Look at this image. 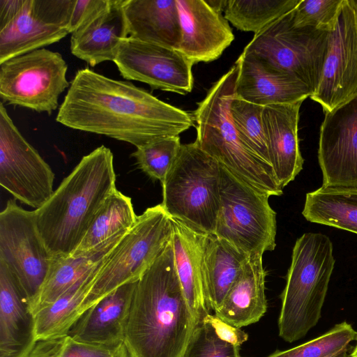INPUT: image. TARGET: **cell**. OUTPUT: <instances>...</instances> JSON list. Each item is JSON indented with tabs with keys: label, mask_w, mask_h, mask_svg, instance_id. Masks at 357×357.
I'll use <instances>...</instances> for the list:
<instances>
[{
	"label": "cell",
	"mask_w": 357,
	"mask_h": 357,
	"mask_svg": "<svg viewBox=\"0 0 357 357\" xmlns=\"http://www.w3.org/2000/svg\"><path fill=\"white\" fill-rule=\"evenodd\" d=\"M56 120L70 128L105 135L136 148L178 136L195 122L193 114L131 82L89 68L76 73Z\"/></svg>",
	"instance_id": "1"
},
{
	"label": "cell",
	"mask_w": 357,
	"mask_h": 357,
	"mask_svg": "<svg viewBox=\"0 0 357 357\" xmlns=\"http://www.w3.org/2000/svg\"><path fill=\"white\" fill-rule=\"evenodd\" d=\"M197 324L177 275L171 240L137 282L124 339L128 357H183Z\"/></svg>",
	"instance_id": "2"
},
{
	"label": "cell",
	"mask_w": 357,
	"mask_h": 357,
	"mask_svg": "<svg viewBox=\"0 0 357 357\" xmlns=\"http://www.w3.org/2000/svg\"><path fill=\"white\" fill-rule=\"evenodd\" d=\"M116 189L113 153L102 145L83 156L50 198L34 210L37 228L53 259L72 255Z\"/></svg>",
	"instance_id": "3"
},
{
	"label": "cell",
	"mask_w": 357,
	"mask_h": 357,
	"mask_svg": "<svg viewBox=\"0 0 357 357\" xmlns=\"http://www.w3.org/2000/svg\"><path fill=\"white\" fill-rule=\"evenodd\" d=\"M238 68L235 64L213 84L193 113L199 147L241 181L269 196L283 188L273 167L241 139L229 114Z\"/></svg>",
	"instance_id": "4"
},
{
	"label": "cell",
	"mask_w": 357,
	"mask_h": 357,
	"mask_svg": "<svg viewBox=\"0 0 357 357\" xmlns=\"http://www.w3.org/2000/svg\"><path fill=\"white\" fill-rule=\"evenodd\" d=\"M335 263L327 236L308 232L296 240L280 295L278 330L285 342L303 338L319 321Z\"/></svg>",
	"instance_id": "5"
},
{
	"label": "cell",
	"mask_w": 357,
	"mask_h": 357,
	"mask_svg": "<svg viewBox=\"0 0 357 357\" xmlns=\"http://www.w3.org/2000/svg\"><path fill=\"white\" fill-rule=\"evenodd\" d=\"M220 165L195 141L181 144L161 183V204L172 218L213 234L220 207Z\"/></svg>",
	"instance_id": "6"
},
{
	"label": "cell",
	"mask_w": 357,
	"mask_h": 357,
	"mask_svg": "<svg viewBox=\"0 0 357 357\" xmlns=\"http://www.w3.org/2000/svg\"><path fill=\"white\" fill-rule=\"evenodd\" d=\"M172 218L161 204L147 208L106 257L85 299L86 311L118 287L137 282L172 240Z\"/></svg>",
	"instance_id": "7"
},
{
	"label": "cell",
	"mask_w": 357,
	"mask_h": 357,
	"mask_svg": "<svg viewBox=\"0 0 357 357\" xmlns=\"http://www.w3.org/2000/svg\"><path fill=\"white\" fill-rule=\"evenodd\" d=\"M220 207L214 235L248 257L275 249L276 213L269 195L261 192L220 165Z\"/></svg>",
	"instance_id": "8"
},
{
	"label": "cell",
	"mask_w": 357,
	"mask_h": 357,
	"mask_svg": "<svg viewBox=\"0 0 357 357\" xmlns=\"http://www.w3.org/2000/svg\"><path fill=\"white\" fill-rule=\"evenodd\" d=\"M328 36V31L294 26L291 10L255 33L243 52L297 78L312 96L321 74Z\"/></svg>",
	"instance_id": "9"
},
{
	"label": "cell",
	"mask_w": 357,
	"mask_h": 357,
	"mask_svg": "<svg viewBox=\"0 0 357 357\" xmlns=\"http://www.w3.org/2000/svg\"><path fill=\"white\" fill-rule=\"evenodd\" d=\"M59 52L38 49L0 63V97L8 104L52 114L70 86Z\"/></svg>",
	"instance_id": "10"
},
{
	"label": "cell",
	"mask_w": 357,
	"mask_h": 357,
	"mask_svg": "<svg viewBox=\"0 0 357 357\" xmlns=\"http://www.w3.org/2000/svg\"><path fill=\"white\" fill-rule=\"evenodd\" d=\"M53 258L37 228L34 211L7 201L0 213V261L14 275L29 304L41 287Z\"/></svg>",
	"instance_id": "11"
},
{
	"label": "cell",
	"mask_w": 357,
	"mask_h": 357,
	"mask_svg": "<svg viewBox=\"0 0 357 357\" xmlns=\"http://www.w3.org/2000/svg\"><path fill=\"white\" fill-rule=\"evenodd\" d=\"M54 173L24 139L0 102V184L15 199L35 209L54 192Z\"/></svg>",
	"instance_id": "12"
},
{
	"label": "cell",
	"mask_w": 357,
	"mask_h": 357,
	"mask_svg": "<svg viewBox=\"0 0 357 357\" xmlns=\"http://www.w3.org/2000/svg\"><path fill=\"white\" fill-rule=\"evenodd\" d=\"M310 98L325 113L357 98L356 1H342L335 25L328 32L317 87Z\"/></svg>",
	"instance_id": "13"
},
{
	"label": "cell",
	"mask_w": 357,
	"mask_h": 357,
	"mask_svg": "<svg viewBox=\"0 0 357 357\" xmlns=\"http://www.w3.org/2000/svg\"><path fill=\"white\" fill-rule=\"evenodd\" d=\"M114 62L123 78L153 89L185 95L193 87V63L176 49L128 37L121 43Z\"/></svg>",
	"instance_id": "14"
},
{
	"label": "cell",
	"mask_w": 357,
	"mask_h": 357,
	"mask_svg": "<svg viewBox=\"0 0 357 357\" xmlns=\"http://www.w3.org/2000/svg\"><path fill=\"white\" fill-rule=\"evenodd\" d=\"M75 3V0H24L17 15L0 29V63L70 33Z\"/></svg>",
	"instance_id": "15"
},
{
	"label": "cell",
	"mask_w": 357,
	"mask_h": 357,
	"mask_svg": "<svg viewBox=\"0 0 357 357\" xmlns=\"http://www.w3.org/2000/svg\"><path fill=\"white\" fill-rule=\"evenodd\" d=\"M318 160L323 186L357 187V98L325 113Z\"/></svg>",
	"instance_id": "16"
},
{
	"label": "cell",
	"mask_w": 357,
	"mask_h": 357,
	"mask_svg": "<svg viewBox=\"0 0 357 357\" xmlns=\"http://www.w3.org/2000/svg\"><path fill=\"white\" fill-rule=\"evenodd\" d=\"M181 26L177 49L193 64L218 59L234 39L222 13L205 0H176Z\"/></svg>",
	"instance_id": "17"
},
{
	"label": "cell",
	"mask_w": 357,
	"mask_h": 357,
	"mask_svg": "<svg viewBox=\"0 0 357 357\" xmlns=\"http://www.w3.org/2000/svg\"><path fill=\"white\" fill-rule=\"evenodd\" d=\"M235 64L238 74L234 97L237 98L266 107L304 101L311 96L303 82L253 54L243 52Z\"/></svg>",
	"instance_id": "18"
},
{
	"label": "cell",
	"mask_w": 357,
	"mask_h": 357,
	"mask_svg": "<svg viewBox=\"0 0 357 357\" xmlns=\"http://www.w3.org/2000/svg\"><path fill=\"white\" fill-rule=\"evenodd\" d=\"M303 101L264 107L261 119L270 162L284 188L303 169L298 135L299 111Z\"/></svg>",
	"instance_id": "19"
},
{
	"label": "cell",
	"mask_w": 357,
	"mask_h": 357,
	"mask_svg": "<svg viewBox=\"0 0 357 357\" xmlns=\"http://www.w3.org/2000/svg\"><path fill=\"white\" fill-rule=\"evenodd\" d=\"M35 319L28 299L0 261V357H28L36 343Z\"/></svg>",
	"instance_id": "20"
},
{
	"label": "cell",
	"mask_w": 357,
	"mask_h": 357,
	"mask_svg": "<svg viewBox=\"0 0 357 357\" xmlns=\"http://www.w3.org/2000/svg\"><path fill=\"white\" fill-rule=\"evenodd\" d=\"M136 284L118 287L89 308L67 335L91 344L115 347L124 343Z\"/></svg>",
	"instance_id": "21"
},
{
	"label": "cell",
	"mask_w": 357,
	"mask_h": 357,
	"mask_svg": "<svg viewBox=\"0 0 357 357\" xmlns=\"http://www.w3.org/2000/svg\"><path fill=\"white\" fill-rule=\"evenodd\" d=\"M172 243L177 275L190 307L200 322L210 313L204 289V253L208 234L173 219Z\"/></svg>",
	"instance_id": "22"
},
{
	"label": "cell",
	"mask_w": 357,
	"mask_h": 357,
	"mask_svg": "<svg viewBox=\"0 0 357 357\" xmlns=\"http://www.w3.org/2000/svg\"><path fill=\"white\" fill-rule=\"evenodd\" d=\"M123 2L113 0L107 10L72 33L70 51L75 56L91 66L114 61L121 43L128 37Z\"/></svg>",
	"instance_id": "23"
},
{
	"label": "cell",
	"mask_w": 357,
	"mask_h": 357,
	"mask_svg": "<svg viewBox=\"0 0 357 357\" xmlns=\"http://www.w3.org/2000/svg\"><path fill=\"white\" fill-rule=\"evenodd\" d=\"M265 279L262 256L249 257L215 315L238 328L259 321L268 307Z\"/></svg>",
	"instance_id": "24"
},
{
	"label": "cell",
	"mask_w": 357,
	"mask_h": 357,
	"mask_svg": "<svg viewBox=\"0 0 357 357\" xmlns=\"http://www.w3.org/2000/svg\"><path fill=\"white\" fill-rule=\"evenodd\" d=\"M128 37L177 50L181 26L176 0H124Z\"/></svg>",
	"instance_id": "25"
},
{
	"label": "cell",
	"mask_w": 357,
	"mask_h": 357,
	"mask_svg": "<svg viewBox=\"0 0 357 357\" xmlns=\"http://www.w3.org/2000/svg\"><path fill=\"white\" fill-rule=\"evenodd\" d=\"M249 257L214 234H208L204 253V289L206 306L216 311L241 274Z\"/></svg>",
	"instance_id": "26"
},
{
	"label": "cell",
	"mask_w": 357,
	"mask_h": 357,
	"mask_svg": "<svg viewBox=\"0 0 357 357\" xmlns=\"http://www.w3.org/2000/svg\"><path fill=\"white\" fill-rule=\"evenodd\" d=\"M137 218L131 198L116 188L105 200L72 257L88 255L121 239Z\"/></svg>",
	"instance_id": "27"
},
{
	"label": "cell",
	"mask_w": 357,
	"mask_h": 357,
	"mask_svg": "<svg viewBox=\"0 0 357 357\" xmlns=\"http://www.w3.org/2000/svg\"><path fill=\"white\" fill-rule=\"evenodd\" d=\"M105 258L88 275L77 282L54 302L34 314L36 342L61 337L68 333L86 311L85 299Z\"/></svg>",
	"instance_id": "28"
},
{
	"label": "cell",
	"mask_w": 357,
	"mask_h": 357,
	"mask_svg": "<svg viewBox=\"0 0 357 357\" xmlns=\"http://www.w3.org/2000/svg\"><path fill=\"white\" fill-rule=\"evenodd\" d=\"M302 214L307 221L357 234V187L321 185L306 194Z\"/></svg>",
	"instance_id": "29"
},
{
	"label": "cell",
	"mask_w": 357,
	"mask_h": 357,
	"mask_svg": "<svg viewBox=\"0 0 357 357\" xmlns=\"http://www.w3.org/2000/svg\"><path fill=\"white\" fill-rule=\"evenodd\" d=\"M121 239L88 255L53 259L41 287L29 304L33 314L54 302L77 282L88 275Z\"/></svg>",
	"instance_id": "30"
},
{
	"label": "cell",
	"mask_w": 357,
	"mask_h": 357,
	"mask_svg": "<svg viewBox=\"0 0 357 357\" xmlns=\"http://www.w3.org/2000/svg\"><path fill=\"white\" fill-rule=\"evenodd\" d=\"M300 0H227L225 18L236 29L255 34L292 10Z\"/></svg>",
	"instance_id": "31"
},
{
	"label": "cell",
	"mask_w": 357,
	"mask_h": 357,
	"mask_svg": "<svg viewBox=\"0 0 357 357\" xmlns=\"http://www.w3.org/2000/svg\"><path fill=\"white\" fill-rule=\"evenodd\" d=\"M357 340V331L346 321L324 334L296 347L276 351L267 357H350V343Z\"/></svg>",
	"instance_id": "32"
},
{
	"label": "cell",
	"mask_w": 357,
	"mask_h": 357,
	"mask_svg": "<svg viewBox=\"0 0 357 357\" xmlns=\"http://www.w3.org/2000/svg\"><path fill=\"white\" fill-rule=\"evenodd\" d=\"M263 108L264 107L234 97L230 102L229 114L242 142L259 157L271 165L262 124Z\"/></svg>",
	"instance_id": "33"
},
{
	"label": "cell",
	"mask_w": 357,
	"mask_h": 357,
	"mask_svg": "<svg viewBox=\"0 0 357 357\" xmlns=\"http://www.w3.org/2000/svg\"><path fill=\"white\" fill-rule=\"evenodd\" d=\"M28 357H128L124 343L115 347L91 344L69 335L38 341Z\"/></svg>",
	"instance_id": "34"
},
{
	"label": "cell",
	"mask_w": 357,
	"mask_h": 357,
	"mask_svg": "<svg viewBox=\"0 0 357 357\" xmlns=\"http://www.w3.org/2000/svg\"><path fill=\"white\" fill-rule=\"evenodd\" d=\"M179 136L168 137L137 148L132 153L139 168L162 183L181 149Z\"/></svg>",
	"instance_id": "35"
},
{
	"label": "cell",
	"mask_w": 357,
	"mask_h": 357,
	"mask_svg": "<svg viewBox=\"0 0 357 357\" xmlns=\"http://www.w3.org/2000/svg\"><path fill=\"white\" fill-rule=\"evenodd\" d=\"M343 0H300L291 10L293 25L331 31L335 25Z\"/></svg>",
	"instance_id": "36"
},
{
	"label": "cell",
	"mask_w": 357,
	"mask_h": 357,
	"mask_svg": "<svg viewBox=\"0 0 357 357\" xmlns=\"http://www.w3.org/2000/svg\"><path fill=\"white\" fill-rule=\"evenodd\" d=\"M240 347L222 339L204 319L195 327L183 357H240Z\"/></svg>",
	"instance_id": "37"
},
{
	"label": "cell",
	"mask_w": 357,
	"mask_h": 357,
	"mask_svg": "<svg viewBox=\"0 0 357 357\" xmlns=\"http://www.w3.org/2000/svg\"><path fill=\"white\" fill-rule=\"evenodd\" d=\"M113 0H75L70 22V32L72 34L83 27L112 5Z\"/></svg>",
	"instance_id": "38"
},
{
	"label": "cell",
	"mask_w": 357,
	"mask_h": 357,
	"mask_svg": "<svg viewBox=\"0 0 357 357\" xmlns=\"http://www.w3.org/2000/svg\"><path fill=\"white\" fill-rule=\"evenodd\" d=\"M204 319L212 324L218 335L224 340L239 347L248 340V335L245 332L225 322L215 314L209 313Z\"/></svg>",
	"instance_id": "39"
},
{
	"label": "cell",
	"mask_w": 357,
	"mask_h": 357,
	"mask_svg": "<svg viewBox=\"0 0 357 357\" xmlns=\"http://www.w3.org/2000/svg\"><path fill=\"white\" fill-rule=\"evenodd\" d=\"M24 2V0H0V29L17 15Z\"/></svg>",
	"instance_id": "40"
},
{
	"label": "cell",
	"mask_w": 357,
	"mask_h": 357,
	"mask_svg": "<svg viewBox=\"0 0 357 357\" xmlns=\"http://www.w3.org/2000/svg\"><path fill=\"white\" fill-rule=\"evenodd\" d=\"M206 2L214 10L222 13L225 10L227 0H205Z\"/></svg>",
	"instance_id": "41"
},
{
	"label": "cell",
	"mask_w": 357,
	"mask_h": 357,
	"mask_svg": "<svg viewBox=\"0 0 357 357\" xmlns=\"http://www.w3.org/2000/svg\"><path fill=\"white\" fill-rule=\"evenodd\" d=\"M350 357H357V343L353 349L351 354H350Z\"/></svg>",
	"instance_id": "42"
}]
</instances>
